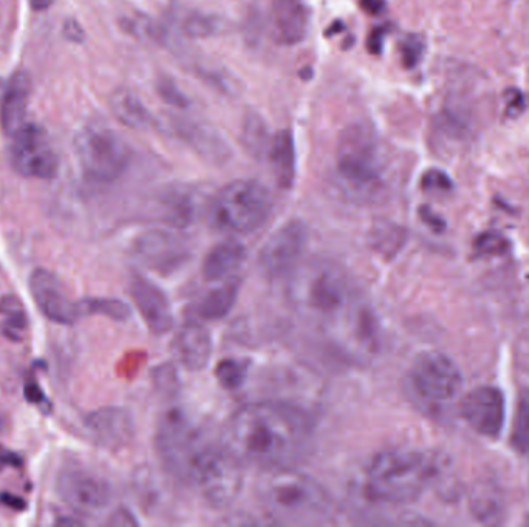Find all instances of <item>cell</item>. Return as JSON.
Listing matches in <instances>:
<instances>
[{
	"label": "cell",
	"instance_id": "8fae6325",
	"mask_svg": "<svg viewBox=\"0 0 529 527\" xmlns=\"http://www.w3.org/2000/svg\"><path fill=\"white\" fill-rule=\"evenodd\" d=\"M308 243V228L299 220L277 229L260 249L257 265L268 280L288 279L301 265Z\"/></svg>",
	"mask_w": 529,
	"mask_h": 527
},
{
	"label": "cell",
	"instance_id": "74e56055",
	"mask_svg": "<svg viewBox=\"0 0 529 527\" xmlns=\"http://www.w3.org/2000/svg\"><path fill=\"white\" fill-rule=\"evenodd\" d=\"M158 93H160L164 101L169 102L171 106L177 107V109H185V107H188L189 101L185 93L181 92L171 79H163V81H160V84H158Z\"/></svg>",
	"mask_w": 529,
	"mask_h": 527
},
{
	"label": "cell",
	"instance_id": "6da1fadb",
	"mask_svg": "<svg viewBox=\"0 0 529 527\" xmlns=\"http://www.w3.org/2000/svg\"><path fill=\"white\" fill-rule=\"evenodd\" d=\"M313 432V419L304 408L288 402H251L229 418L222 442L243 466L265 470L297 463L307 453Z\"/></svg>",
	"mask_w": 529,
	"mask_h": 527
},
{
	"label": "cell",
	"instance_id": "484cf974",
	"mask_svg": "<svg viewBox=\"0 0 529 527\" xmlns=\"http://www.w3.org/2000/svg\"><path fill=\"white\" fill-rule=\"evenodd\" d=\"M109 107L113 116L129 129H146L151 124V112L141 99L129 89H118L110 95Z\"/></svg>",
	"mask_w": 529,
	"mask_h": 527
},
{
	"label": "cell",
	"instance_id": "f35d334b",
	"mask_svg": "<svg viewBox=\"0 0 529 527\" xmlns=\"http://www.w3.org/2000/svg\"><path fill=\"white\" fill-rule=\"evenodd\" d=\"M109 526H138V520L134 515L130 514L129 510L120 507V509L115 510L112 515H110L109 521H107Z\"/></svg>",
	"mask_w": 529,
	"mask_h": 527
},
{
	"label": "cell",
	"instance_id": "c3c4849f",
	"mask_svg": "<svg viewBox=\"0 0 529 527\" xmlns=\"http://www.w3.org/2000/svg\"><path fill=\"white\" fill-rule=\"evenodd\" d=\"M55 0H30V5L33 10L45 11L52 7Z\"/></svg>",
	"mask_w": 529,
	"mask_h": 527
},
{
	"label": "cell",
	"instance_id": "3957f363",
	"mask_svg": "<svg viewBox=\"0 0 529 527\" xmlns=\"http://www.w3.org/2000/svg\"><path fill=\"white\" fill-rule=\"evenodd\" d=\"M443 466L435 453L407 447L381 450L362 470V497L386 506L413 503L440 478Z\"/></svg>",
	"mask_w": 529,
	"mask_h": 527
},
{
	"label": "cell",
	"instance_id": "b9f144b4",
	"mask_svg": "<svg viewBox=\"0 0 529 527\" xmlns=\"http://www.w3.org/2000/svg\"><path fill=\"white\" fill-rule=\"evenodd\" d=\"M64 34L65 38L69 39V41L75 42V44H81V42H84V39H86V33L82 30L81 25H79L78 22L73 21V19L65 22Z\"/></svg>",
	"mask_w": 529,
	"mask_h": 527
},
{
	"label": "cell",
	"instance_id": "83f0119b",
	"mask_svg": "<svg viewBox=\"0 0 529 527\" xmlns=\"http://www.w3.org/2000/svg\"><path fill=\"white\" fill-rule=\"evenodd\" d=\"M406 229L392 221H376L369 232V245L376 254L393 259L406 243Z\"/></svg>",
	"mask_w": 529,
	"mask_h": 527
},
{
	"label": "cell",
	"instance_id": "ee69618b",
	"mask_svg": "<svg viewBox=\"0 0 529 527\" xmlns=\"http://www.w3.org/2000/svg\"><path fill=\"white\" fill-rule=\"evenodd\" d=\"M359 5L370 16H378L386 10V0H361Z\"/></svg>",
	"mask_w": 529,
	"mask_h": 527
},
{
	"label": "cell",
	"instance_id": "4fadbf2b",
	"mask_svg": "<svg viewBox=\"0 0 529 527\" xmlns=\"http://www.w3.org/2000/svg\"><path fill=\"white\" fill-rule=\"evenodd\" d=\"M61 500L81 515L98 514L112 501V489L104 478L84 469H65L56 480Z\"/></svg>",
	"mask_w": 529,
	"mask_h": 527
},
{
	"label": "cell",
	"instance_id": "e0dca14e",
	"mask_svg": "<svg viewBox=\"0 0 529 527\" xmlns=\"http://www.w3.org/2000/svg\"><path fill=\"white\" fill-rule=\"evenodd\" d=\"M130 296L152 334L163 336L174 328L171 302L160 286L146 277L134 276L130 280Z\"/></svg>",
	"mask_w": 529,
	"mask_h": 527
},
{
	"label": "cell",
	"instance_id": "9c48e42d",
	"mask_svg": "<svg viewBox=\"0 0 529 527\" xmlns=\"http://www.w3.org/2000/svg\"><path fill=\"white\" fill-rule=\"evenodd\" d=\"M75 149L82 172L93 183H113L129 166V146L109 127L89 126L82 129L76 135Z\"/></svg>",
	"mask_w": 529,
	"mask_h": 527
},
{
	"label": "cell",
	"instance_id": "d6a6232c",
	"mask_svg": "<svg viewBox=\"0 0 529 527\" xmlns=\"http://www.w3.org/2000/svg\"><path fill=\"white\" fill-rule=\"evenodd\" d=\"M251 362L239 357H226L217 364L216 378L225 390L236 391L245 384Z\"/></svg>",
	"mask_w": 529,
	"mask_h": 527
},
{
	"label": "cell",
	"instance_id": "9a60e30c",
	"mask_svg": "<svg viewBox=\"0 0 529 527\" xmlns=\"http://www.w3.org/2000/svg\"><path fill=\"white\" fill-rule=\"evenodd\" d=\"M31 297L39 311L52 322L59 325H73L79 319L78 303L70 299L64 283L55 272L45 268H36L28 279Z\"/></svg>",
	"mask_w": 529,
	"mask_h": 527
},
{
	"label": "cell",
	"instance_id": "ab89813d",
	"mask_svg": "<svg viewBox=\"0 0 529 527\" xmlns=\"http://www.w3.org/2000/svg\"><path fill=\"white\" fill-rule=\"evenodd\" d=\"M420 217L421 220L432 229V231L441 232L446 228V223H444L443 218H441L440 215L435 214L429 206H423V208L420 209Z\"/></svg>",
	"mask_w": 529,
	"mask_h": 527
},
{
	"label": "cell",
	"instance_id": "bcb514c9",
	"mask_svg": "<svg viewBox=\"0 0 529 527\" xmlns=\"http://www.w3.org/2000/svg\"><path fill=\"white\" fill-rule=\"evenodd\" d=\"M25 398L28 401L33 402V404H39V402L44 401V393H42L41 387L38 384H27L25 387Z\"/></svg>",
	"mask_w": 529,
	"mask_h": 527
},
{
	"label": "cell",
	"instance_id": "d590c367",
	"mask_svg": "<svg viewBox=\"0 0 529 527\" xmlns=\"http://www.w3.org/2000/svg\"><path fill=\"white\" fill-rule=\"evenodd\" d=\"M421 189L424 192H451L454 189V183L448 174H444L443 170L431 169L427 170L426 174L421 178Z\"/></svg>",
	"mask_w": 529,
	"mask_h": 527
},
{
	"label": "cell",
	"instance_id": "ac0fdd59",
	"mask_svg": "<svg viewBox=\"0 0 529 527\" xmlns=\"http://www.w3.org/2000/svg\"><path fill=\"white\" fill-rule=\"evenodd\" d=\"M86 427L98 444L109 450L129 446L135 436V422L123 407H103L89 413Z\"/></svg>",
	"mask_w": 529,
	"mask_h": 527
},
{
	"label": "cell",
	"instance_id": "ffe728a7",
	"mask_svg": "<svg viewBox=\"0 0 529 527\" xmlns=\"http://www.w3.org/2000/svg\"><path fill=\"white\" fill-rule=\"evenodd\" d=\"M172 353L186 370H205L212 356L211 333L198 320H189L175 334Z\"/></svg>",
	"mask_w": 529,
	"mask_h": 527
},
{
	"label": "cell",
	"instance_id": "836d02e7",
	"mask_svg": "<svg viewBox=\"0 0 529 527\" xmlns=\"http://www.w3.org/2000/svg\"><path fill=\"white\" fill-rule=\"evenodd\" d=\"M222 24L219 17L205 13H189L181 22V31L192 39L212 38L219 33Z\"/></svg>",
	"mask_w": 529,
	"mask_h": 527
},
{
	"label": "cell",
	"instance_id": "60d3db41",
	"mask_svg": "<svg viewBox=\"0 0 529 527\" xmlns=\"http://www.w3.org/2000/svg\"><path fill=\"white\" fill-rule=\"evenodd\" d=\"M506 112L509 115H517V113L522 112L523 106H525V99H523L522 93L519 90L512 89L506 92Z\"/></svg>",
	"mask_w": 529,
	"mask_h": 527
},
{
	"label": "cell",
	"instance_id": "f1b7e54d",
	"mask_svg": "<svg viewBox=\"0 0 529 527\" xmlns=\"http://www.w3.org/2000/svg\"><path fill=\"white\" fill-rule=\"evenodd\" d=\"M0 314L5 316L4 334L10 340H21L28 328V316L24 303L18 296L7 294L0 297Z\"/></svg>",
	"mask_w": 529,
	"mask_h": 527
},
{
	"label": "cell",
	"instance_id": "8992f818",
	"mask_svg": "<svg viewBox=\"0 0 529 527\" xmlns=\"http://www.w3.org/2000/svg\"><path fill=\"white\" fill-rule=\"evenodd\" d=\"M180 480L197 490L209 506L226 509L242 492L243 463L222 441L205 436L186 459Z\"/></svg>",
	"mask_w": 529,
	"mask_h": 527
},
{
	"label": "cell",
	"instance_id": "7bdbcfd3",
	"mask_svg": "<svg viewBox=\"0 0 529 527\" xmlns=\"http://www.w3.org/2000/svg\"><path fill=\"white\" fill-rule=\"evenodd\" d=\"M22 458L18 453L11 452V450L2 449L0 447V470L5 467H21Z\"/></svg>",
	"mask_w": 529,
	"mask_h": 527
},
{
	"label": "cell",
	"instance_id": "4316f807",
	"mask_svg": "<svg viewBox=\"0 0 529 527\" xmlns=\"http://www.w3.org/2000/svg\"><path fill=\"white\" fill-rule=\"evenodd\" d=\"M471 510L483 523H494L502 517L503 498L499 487L492 481H478L472 490Z\"/></svg>",
	"mask_w": 529,
	"mask_h": 527
},
{
	"label": "cell",
	"instance_id": "d4e9b609",
	"mask_svg": "<svg viewBox=\"0 0 529 527\" xmlns=\"http://www.w3.org/2000/svg\"><path fill=\"white\" fill-rule=\"evenodd\" d=\"M240 282L239 277L223 280L219 286L211 289L194 306V314L198 319L220 320L233 311L237 299H239Z\"/></svg>",
	"mask_w": 529,
	"mask_h": 527
},
{
	"label": "cell",
	"instance_id": "1f68e13d",
	"mask_svg": "<svg viewBox=\"0 0 529 527\" xmlns=\"http://www.w3.org/2000/svg\"><path fill=\"white\" fill-rule=\"evenodd\" d=\"M511 442L517 452L529 455V388H523L517 399Z\"/></svg>",
	"mask_w": 529,
	"mask_h": 527
},
{
	"label": "cell",
	"instance_id": "7a4b0ae2",
	"mask_svg": "<svg viewBox=\"0 0 529 527\" xmlns=\"http://www.w3.org/2000/svg\"><path fill=\"white\" fill-rule=\"evenodd\" d=\"M291 305L333 337L362 302L358 289L342 266L333 260L314 259L297 266L291 274Z\"/></svg>",
	"mask_w": 529,
	"mask_h": 527
},
{
	"label": "cell",
	"instance_id": "7402d4cb",
	"mask_svg": "<svg viewBox=\"0 0 529 527\" xmlns=\"http://www.w3.org/2000/svg\"><path fill=\"white\" fill-rule=\"evenodd\" d=\"M30 93L31 79L28 73H14L0 101V124L8 135H14L25 126Z\"/></svg>",
	"mask_w": 529,
	"mask_h": 527
},
{
	"label": "cell",
	"instance_id": "603a6c76",
	"mask_svg": "<svg viewBox=\"0 0 529 527\" xmlns=\"http://www.w3.org/2000/svg\"><path fill=\"white\" fill-rule=\"evenodd\" d=\"M246 257H248V252H246L245 246L234 238L219 243L206 254L205 260H203V279L206 282L214 283L237 276V271L246 262Z\"/></svg>",
	"mask_w": 529,
	"mask_h": 527
},
{
	"label": "cell",
	"instance_id": "7c38bea8",
	"mask_svg": "<svg viewBox=\"0 0 529 527\" xmlns=\"http://www.w3.org/2000/svg\"><path fill=\"white\" fill-rule=\"evenodd\" d=\"M11 164L22 177L50 180L59 169V158L41 127L28 124L13 135Z\"/></svg>",
	"mask_w": 529,
	"mask_h": 527
},
{
	"label": "cell",
	"instance_id": "277c9868",
	"mask_svg": "<svg viewBox=\"0 0 529 527\" xmlns=\"http://www.w3.org/2000/svg\"><path fill=\"white\" fill-rule=\"evenodd\" d=\"M333 183L345 201L358 206L381 203L389 194L386 152L369 124L356 123L342 130Z\"/></svg>",
	"mask_w": 529,
	"mask_h": 527
},
{
	"label": "cell",
	"instance_id": "4dcf8cb0",
	"mask_svg": "<svg viewBox=\"0 0 529 527\" xmlns=\"http://www.w3.org/2000/svg\"><path fill=\"white\" fill-rule=\"evenodd\" d=\"M79 314H101L117 322H126L132 316V310L123 300L107 299V297H89L78 303Z\"/></svg>",
	"mask_w": 529,
	"mask_h": 527
},
{
	"label": "cell",
	"instance_id": "681fc988",
	"mask_svg": "<svg viewBox=\"0 0 529 527\" xmlns=\"http://www.w3.org/2000/svg\"><path fill=\"white\" fill-rule=\"evenodd\" d=\"M56 524L58 526H67V524L69 526H82L84 523L81 520H76V518H61V520L56 521Z\"/></svg>",
	"mask_w": 529,
	"mask_h": 527
},
{
	"label": "cell",
	"instance_id": "cb8c5ba5",
	"mask_svg": "<svg viewBox=\"0 0 529 527\" xmlns=\"http://www.w3.org/2000/svg\"><path fill=\"white\" fill-rule=\"evenodd\" d=\"M267 157L277 186L291 189L296 180V146L290 130H280L271 138Z\"/></svg>",
	"mask_w": 529,
	"mask_h": 527
},
{
	"label": "cell",
	"instance_id": "ba28073f",
	"mask_svg": "<svg viewBox=\"0 0 529 527\" xmlns=\"http://www.w3.org/2000/svg\"><path fill=\"white\" fill-rule=\"evenodd\" d=\"M461 387L460 368L448 354L438 351L421 353L407 373L410 398L426 412H437L438 408L454 401Z\"/></svg>",
	"mask_w": 529,
	"mask_h": 527
},
{
	"label": "cell",
	"instance_id": "44dd1931",
	"mask_svg": "<svg viewBox=\"0 0 529 527\" xmlns=\"http://www.w3.org/2000/svg\"><path fill=\"white\" fill-rule=\"evenodd\" d=\"M270 22L274 41L291 47L307 36L310 11L304 0H273Z\"/></svg>",
	"mask_w": 529,
	"mask_h": 527
},
{
	"label": "cell",
	"instance_id": "5b68a950",
	"mask_svg": "<svg viewBox=\"0 0 529 527\" xmlns=\"http://www.w3.org/2000/svg\"><path fill=\"white\" fill-rule=\"evenodd\" d=\"M257 498L271 523L322 524L335 514V501L327 489L293 466L263 470Z\"/></svg>",
	"mask_w": 529,
	"mask_h": 527
},
{
	"label": "cell",
	"instance_id": "2e32d148",
	"mask_svg": "<svg viewBox=\"0 0 529 527\" xmlns=\"http://www.w3.org/2000/svg\"><path fill=\"white\" fill-rule=\"evenodd\" d=\"M135 254L152 271L171 274L185 265L189 248L177 232L154 229L137 238Z\"/></svg>",
	"mask_w": 529,
	"mask_h": 527
},
{
	"label": "cell",
	"instance_id": "d6986e66",
	"mask_svg": "<svg viewBox=\"0 0 529 527\" xmlns=\"http://www.w3.org/2000/svg\"><path fill=\"white\" fill-rule=\"evenodd\" d=\"M160 127L169 135L177 136L178 140L188 144L195 152L202 153L203 157L212 160H222L228 155V146L222 140V136L211 129L203 126L194 119L183 118L177 115H164L160 121Z\"/></svg>",
	"mask_w": 529,
	"mask_h": 527
},
{
	"label": "cell",
	"instance_id": "7dc6e473",
	"mask_svg": "<svg viewBox=\"0 0 529 527\" xmlns=\"http://www.w3.org/2000/svg\"><path fill=\"white\" fill-rule=\"evenodd\" d=\"M384 33L383 30H375L370 36L369 48L372 53H379L383 48Z\"/></svg>",
	"mask_w": 529,
	"mask_h": 527
},
{
	"label": "cell",
	"instance_id": "5bb4252c",
	"mask_svg": "<svg viewBox=\"0 0 529 527\" xmlns=\"http://www.w3.org/2000/svg\"><path fill=\"white\" fill-rule=\"evenodd\" d=\"M458 412L466 424L485 438H499L505 427V398L492 385H482L461 398Z\"/></svg>",
	"mask_w": 529,
	"mask_h": 527
},
{
	"label": "cell",
	"instance_id": "f6af8a7d",
	"mask_svg": "<svg viewBox=\"0 0 529 527\" xmlns=\"http://www.w3.org/2000/svg\"><path fill=\"white\" fill-rule=\"evenodd\" d=\"M0 501L5 506L11 507L14 510H24L27 509V503L22 498L16 497V495H11V493H2L0 495Z\"/></svg>",
	"mask_w": 529,
	"mask_h": 527
},
{
	"label": "cell",
	"instance_id": "52a82bcc",
	"mask_svg": "<svg viewBox=\"0 0 529 527\" xmlns=\"http://www.w3.org/2000/svg\"><path fill=\"white\" fill-rule=\"evenodd\" d=\"M274 208V198L265 184L236 180L226 184L209 201L206 217L211 228L231 235L259 231Z\"/></svg>",
	"mask_w": 529,
	"mask_h": 527
},
{
	"label": "cell",
	"instance_id": "e575fe53",
	"mask_svg": "<svg viewBox=\"0 0 529 527\" xmlns=\"http://www.w3.org/2000/svg\"><path fill=\"white\" fill-rule=\"evenodd\" d=\"M472 246H474V254L478 257H495L508 252L509 242L500 232L488 231L478 235Z\"/></svg>",
	"mask_w": 529,
	"mask_h": 527
},
{
	"label": "cell",
	"instance_id": "f546056e",
	"mask_svg": "<svg viewBox=\"0 0 529 527\" xmlns=\"http://www.w3.org/2000/svg\"><path fill=\"white\" fill-rule=\"evenodd\" d=\"M242 144L256 158L267 155L270 149L271 138L267 124L256 113H250L243 121Z\"/></svg>",
	"mask_w": 529,
	"mask_h": 527
},
{
	"label": "cell",
	"instance_id": "30bf717a",
	"mask_svg": "<svg viewBox=\"0 0 529 527\" xmlns=\"http://www.w3.org/2000/svg\"><path fill=\"white\" fill-rule=\"evenodd\" d=\"M202 425L185 408L171 407L161 415L155 433V449L161 463L180 480L186 459L205 438Z\"/></svg>",
	"mask_w": 529,
	"mask_h": 527
},
{
	"label": "cell",
	"instance_id": "8d00e7d4",
	"mask_svg": "<svg viewBox=\"0 0 529 527\" xmlns=\"http://www.w3.org/2000/svg\"><path fill=\"white\" fill-rule=\"evenodd\" d=\"M424 41L417 34H410L401 42V59L407 68L417 67L423 58Z\"/></svg>",
	"mask_w": 529,
	"mask_h": 527
}]
</instances>
